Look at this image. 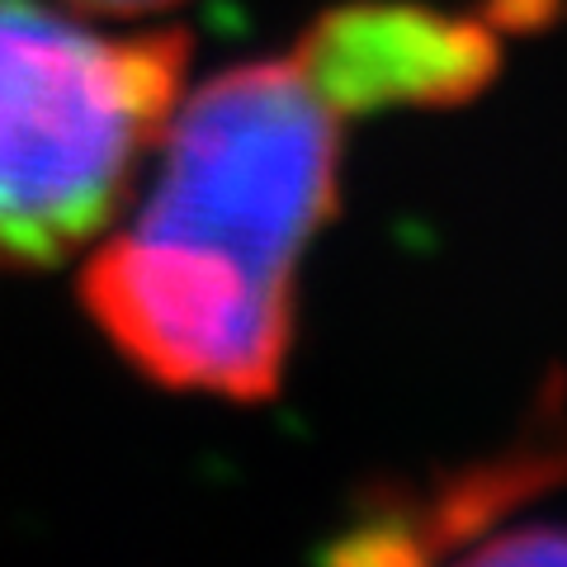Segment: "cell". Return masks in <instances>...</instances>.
I'll list each match as a JSON object with an SVG mask.
<instances>
[{
    "instance_id": "6",
    "label": "cell",
    "mask_w": 567,
    "mask_h": 567,
    "mask_svg": "<svg viewBox=\"0 0 567 567\" xmlns=\"http://www.w3.org/2000/svg\"><path fill=\"white\" fill-rule=\"evenodd\" d=\"M464 563H567V525H511L487 535Z\"/></svg>"
},
{
    "instance_id": "3",
    "label": "cell",
    "mask_w": 567,
    "mask_h": 567,
    "mask_svg": "<svg viewBox=\"0 0 567 567\" xmlns=\"http://www.w3.org/2000/svg\"><path fill=\"white\" fill-rule=\"evenodd\" d=\"M81 303L137 374L233 402L279 393L298 322L293 284L194 256L137 227L104 237L85 260Z\"/></svg>"
},
{
    "instance_id": "4",
    "label": "cell",
    "mask_w": 567,
    "mask_h": 567,
    "mask_svg": "<svg viewBox=\"0 0 567 567\" xmlns=\"http://www.w3.org/2000/svg\"><path fill=\"white\" fill-rule=\"evenodd\" d=\"M336 118L454 110L502 66V24L425 0H346L322 10L289 52Z\"/></svg>"
},
{
    "instance_id": "1",
    "label": "cell",
    "mask_w": 567,
    "mask_h": 567,
    "mask_svg": "<svg viewBox=\"0 0 567 567\" xmlns=\"http://www.w3.org/2000/svg\"><path fill=\"white\" fill-rule=\"evenodd\" d=\"M185 62V29L114 39L43 0H0V270H52L104 233Z\"/></svg>"
},
{
    "instance_id": "2",
    "label": "cell",
    "mask_w": 567,
    "mask_h": 567,
    "mask_svg": "<svg viewBox=\"0 0 567 567\" xmlns=\"http://www.w3.org/2000/svg\"><path fill=\"white\" fill-rule=\"evenodd\" d=\"M341 128L293 58L227 66L166 118L133 227L298 284L312 237L341 208Z\"/></svg>"
},
{
    "instance_id": "5",
    "label": "cell",
    "mask_w": 567,
    "mask_h": 567,
    "mask_svg": "<svg viewBox=\"0 0 567 567\" xmlns=\"http://www.w3.org/2000/svg\"><path fill=\"white\" fill-rule=\"evenodd\" d=\"M567 483V388L554 379L535 402V416L506 450L440 473L431 487H383L341 539L327 548L331 563H435L468 558L511 511L529 496Z\"/></svg>"
},
{
    "instance_id": "7",
    "label": "cell",
    "mask_w": 567,
    "mask_h": 567,
    "mask_svg": "<svg viewBox=\"0 0 567 567\" xmlns=\"http://www.w3.org/2000/svg\"><path fill=\"white\" fill-rule=\"evenodd\" d=\"M66 6L91 10V14H152V10L181 6V0H66Z\"/></svg>"
}]
</instances>
